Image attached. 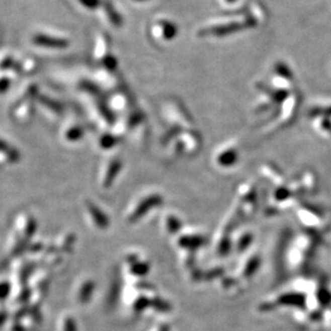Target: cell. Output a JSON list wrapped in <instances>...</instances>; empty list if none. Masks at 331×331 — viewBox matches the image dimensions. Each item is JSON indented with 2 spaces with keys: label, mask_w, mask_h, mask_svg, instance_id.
Listing matches in <instances>:
<instances>
[{
  "label": "cell",
  "mask_w": 331,
  "mask_h": 331,
  "mask_svg": "<svg viewBox=\"0 0 331 331\" xmlns=\"http://www.w3.org/2000/svg\"><path fill=\"white\" fill-rule=\"evenodd\" d=\"M104 99L109 109L116 117L126 114L127 112L133 109L134 106H136L134 98L127 89V87L105 95Z\"/></svg>",
  "instance_id": "10"
},
{
  "label": "cell",
  "mask_w": 331,
  "mask_h": 331,
  "mask_svg": "<svg viewBox=\"0 0 331 331\" xmlns=\"http://www.w3.org/2000/svg\"><path fill=\"white\" fill-rule=\"evenodd\" d=\"M162 117L171 129L185 130L192 125V119L185 107L177 101H168L162 106Z\"/></svg>",
  "instance_id": "7"
},
{
  "label": "cell",
  "mask_w": 331,
  "mask_h": 331,
  "mask_svg": "<svg viewBox=\"0 0 331 331\" xmlns=\"http://www.w3.org/2000/svg\"><path fill=\"white\" fill-rule=\"evenodd\" d=\"M147 128V117L143 110L134 106L126 114L116 117L112 131L119 137L131 136L133 140H142Z\"/></svg>",
  "instance_id": "2"
},
{
  "label": "cell",
  "mask_w": 331,
  "mask_h": 331,
  "mask_svg": "<svg viewBox=\"0 0 331 331\" xmlns=\"http://www.w3.org/2000/svg\"><path fill=\"white\" fill-rule=\"evenodd\" d=\"M89 76L96 82V85L100 88L104 96L126 87L125 80L120 75L119 71H113L101 67H96L95 65V68L90 71Z\"/></svg>",
  "instance_id": "6"
},
{
  "label": "cell",
  "mask_w": 331,
  "mask_h": 331,
  "mask_svg": "<svg viewBox=\"0 0 331 331\" xmlns=\"http://www.w3.org/2000/svg\"><path fill=\"white\" fill-rule=\"evenodd\" d=\"M37 110L42 113L47 119L56 121L65 115L67 106L60 99L55 98L47 93L40 92L37 99Z\"/></svg>",
  "instance_id": "9"
},
{
  "label": "cell",
  "mask_w": 331,
  "mask_h": 331,
  "mask_svg": "<svg viewBox=\"0 0 331 331\" xmlns=\"http://www.w3.org/2000/svg\"><path fill=\"white\" fill-rule=\"evenodd\" d=\"M122 138L115 134L112 130H103L94 140L96 150L103 153H112Z\"/></svg>",
  "instance_id": "14"
},
{
  "label": "cell",
  "mask_w": 331,
  "mask_h": 331,
  "mask_svg": "<svg viewBox=\"0 0 331 331\" xmlns=\"http://www.w3.org/2000/svg\"><path fill=\"white\" fill-rule=\"evenodd\" d=\"M87 135V129L77 119H67L59 131L60 140L67 146H77Z\"/></svg>",
  "instance_id": "11"
},
{
  "label": "cell",
  "mask_w": 331,
  "mask_h": 331,
  "mask_svg": "<svg viewBox=\"0 0 331 331\" xmlns=\"http://www.w3.org/2000/svg\"><path fill=\"white\" fill-rule=\"evenodd\" d=\"M149 36L156 43L167 44L175 40L179 34V27L175 22L167 18H156L149 24Z\"/></svg>",
  "instance_id": "8"
},
{
  "label": "cell",
  "mask_w": 331,
  "mask_h": 331,
  "mask_svg": "<svg viewBox=\"0 0 331 331\" xmlns=\"http://www.w3.org/2000/svg\"><path fill=\"white\" fill-rule=\"evenodd\" d=\"M103 161V164L101 165L100 170V183L103 187H109L114 183V180L117 178V176L120 174L122 167H123V161L121 156L111 154Z\"/></svg>",
  "instance_id": "13"
},
{
  "label": "cell",
  "mask_w": 331,
  "mask_h": 331,
  "mask_svg": "<svg viewBox=\"0 0 331 331\" xmlns=\"http://www.w3.org/2000/svg\"><path fill=\"white\" fill-rule=\"evenodd\" d=\"M97 14L99 15L101 22L113 30H119L125 25L122 14L116 8V6L112 2H109V0H102Z\"/></svg>",
  "instance_id": "12"
},
{
  "label": "cell",
  "mask_w": 331,
  "mask_h": 331,
  "mask_svg": "<svg viewBox=\"0 0 331 331\" xmlns=\"http://www.w3.org/2000/svg\"><path fill=\"white\" fill-rule=\"evenodd\" d=\"M39 68L36 58L31 56H21L20 58V73L21 76H31L35 74Z\"/></svg>",
  "instance_id": "15"
},
{
  "label": "cell",
  "mask_w": 331,
  "mask_h": 331,
  "mask_svg": "<svg viewBox=\"0 0 331 331\" xmlns=\"http://www.w3.org/2000/svg\"><path fill=\"white\" fill-rule=\"evenodd\" d=\"M227 2L228 3H233V2H235V0H227Z\"/></svg>",
  "instance_id": "20"
},
{
  "label": "cell",
  "mask_w": 331,
  "mask_h": 331,
  "mask_svg": "<svg viewBox=\"0 0 331 331\" xmlns=\"http://www.w3.org/2000/svg\"><path fill=\"white\" fill-rule=\"evenodd\" d=\"M93 59L96 67H101L113 71H118L119 62L113 53V43L111 37L103 31L97 32L95 37Z\"/></svg>",
  "instance_id": "3"
},
{
  "label": "cell",
  "mask_w": 331,
  "mask_h": 331,
  "mask_svg": "<svg viewBox=\"0 0 331 331\" xmlns=\"http://www.w3.org/2000/svg\"><path fill=\"white\" fill-rule=\"evenodd\" d=\"M18 76L11 73L0 72V96L6 95L11 89L14 80Z\"/></svg>",
  "instance_id": "17"
},
{
  "label": "cell",
  "mask_w": 331,
  "mask_h": 331,
  "mask_svg": "<svg viewBox=\"0 0 331 331\" xmlns=\"http://www.w3.org/2000/svg\"><path fill=\"white\" fill-rule=\"evenodd\" d=\"M236 158H237L236 152L233 150V149H228V150L224 152H221L218 158V161L220 164L223 165H231L235 162Z\"/></svg>",
  "instance_id": "18"
},
{
  "label": "cell",
  "mask_w": 331,
  "mask_h": 331,
  "mask_svg": "<svg viewBox=\"0 0 331 331\" xmlns=\"http://www.w3.org/2000/svg\"><path fill=\"white\" fill-rule=\"evenodd\" d=\"M81 102L86 107L89 118L92 119L98 129H100L101 131L112 130L116 120V116L107 106L104 96L86 99Z\"/></svg>",
  "instance_id": "4"
},
{
  "label": "cell",
  "mask_w": 331,
  "mask_h": 331,
  "mask_svg": "<svg viewBox=\"0 0 331 331\" xmlns=\"http://www.w3.org/2000/svg\"><path fill=\"white\" fill-rule=\"evenodd\" d=\"M129 2L134 5H145L148 4L149 2H151V0H129Z\"/></svg>",
  "instance_id": "19"
},
{
  "label": "cell",
  "mask_w": 331,
  "mask_h": 331,
  "mask_svg": "<svg viewBox=\"0 0 331 331\" xmlns=\"http://www.w3.org/2000/svg\"><path fill=\"white\" fill-rule=\"evenodd\" d=\"M29 44L38 49L47 52H59L67 49L71 45V41L59 32L49 30H37L29 37Z\"/></svg>",
  "instance_id": "5"
},
{
  "label": "cell",
  "mask_w": 331,
  "mask_h": 331,
  "mask_svg": "<svg viewBox=\"0 0 331 331\" xmlns=\"http://www.w3.org/2000/svg\"><path fill=\"white\" fill-rule=\"evenodd\" d=\"M41 92L36 81L28 80L16 92L11 105V117L18 125H27L34 118L37 110V99Z\"/></svg>",
  "instance_id": "1"
},
{
  "label": "cell",
  "mask_w": 331,
  "mask_h": 331,
  "mask_svg": "<svg viewBox=\"0 0 331 331\" xmlns=\"http://www.w3.org/2000/svg\"><path fill=\"white\" fill-rule=\"evenodd\" d=\"M70 3L82 12H97L101 6L102 0H70Z\"/></svg>",
  "instance_id": "16"
}]
</instances>
